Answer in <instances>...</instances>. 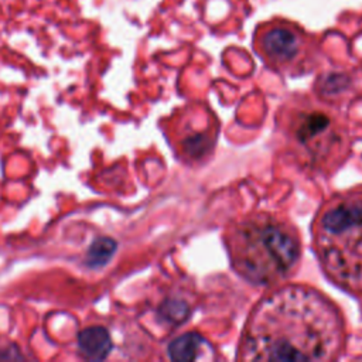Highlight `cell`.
I'll use <instances>...</instances> for the list:
<instances>
[{"instance_id": "cell-1", "label": "cell", "mask_w": 362, "mask_h": 362, "mask_svg": "<svg viewBox=\"0 0 362 362\" xmlns=\"http://www.w3.org/2000/svg\"><path fill=\"white\" fill-rule=\"evenodd\" d=\"M345 347L340 309L306 285L282 286L249 314L238 347L242 361H334Z\"/></svg>"}, {"instance_id": "cell-2", "label": "cell", "mask_w": 362, "mask_h": 362, "mask_svg": "<svg viewBox=\"0 0 362 362\" xmlns=\"http://www.w3.org/2000/svg\"><path fill=\"white\" fill-rule=\"evenodd\" d=\"M224 242L232 269L256 286L288 281L302 256L297 229L286 220L267 213L234 221L224 234Z\"/></svg>"}, {"instance_id": "cell-3", "label": "cell", "mask_w": 362, "mask_h": 362, "mask_svg": "<svg viewBox=\"0 0 362 362\" xmlns=\"http://www.w3.org/2000/svg\"><path fill=\"white\" fill-rule=\"evenodd\" d=\"M313 243L324 275L340 289L362 295V187L321 206L313 221Z\"/></svg>"}, {"instance_id": "cell-4", "label": "cell", "mask_w": 362, "mask_h": 362, "mask_svg": "<svg viewBox=\"0 0 362 362\" xmlns=\"http://www.w3.org/2000/svg\"><path fill=\"white\" fill-rule=\"evenodd\" d=\"M286 126L300 159L311 168L334 164L348 147L342 125L323 109H296L290 114Z\"/></svg>"}, {"instance_id": "cell-5", "label": "cell", "mask_w": 362, "mask_h": 362, "mask_svg": "<svg viewBox=\"0 0 362 362\" xmlns=\"http://www.w3.org/2000/svg\"><path fill=\"white\" fill-rule=\"evenodd\" d=\"M255 47L264 62L279 71H300L309 60L310 40L295 25L275 20L259 27Z\"/></svg>"}, {"instance_id": "cell-6", "label": "cell", "mask_w": 362, "mask_h": 362, "mask_svg": "<svg viewBox=\"0 0 362 362\" xmlns=\"http://www.w3.org/2000/svg\"><path fill=\"white\" fill-rule=\"evenodd\" d=\"M79 352L90 361H104L114 349L109 331L105 327H88L78 334Z\"/></svg>"}, {"instance_id": "cell-7", "label": "cell", "mask_w": 362, "mask_h": 362, "mask_svg": "<svg viewBox=\"0 0 362 362\" xmlns=\"http://www.w3.org/2000/svg\"><path fill=\"white\" fill-rule=\"evenodd\" d=\"M210 344L199 334L189 333L177 337L168 345V355L174 361H201L211 358Z\"/></svg>"}, {"instance_id": "cell-8", "label": "cell", "mask_w": 362, "mask_h": 362, "mask_svg": "<svg viewBox=\"0 0 362 362\" xmlns=\"http://www.w3.org/2000/svg\"><path fill=\"white\" fill-rule=\"evenodd\" d=\"M116 249H118V242L115 239L108 236L98 238L88 248L83 263L88 269H93V270L102 269L111 262V259L116 253Z\"/></svg>"}, {"instance_id": "cell-9", "label": "cell", "mask_w": 362, "mask_h": 362, "mask_svg": "<svg viewBox=\"0 0 362 362\" xmlns=\"http://www.w3.org/2000/svg\"><path fill=\"white\" fill-rule=\"evenodd\" d=\"M161 310H163L164 316H166L167 319L173 320V321L183 320L185 316H186V304L178 302V300L167 302Z\"/></svg>"}]
</instances>
